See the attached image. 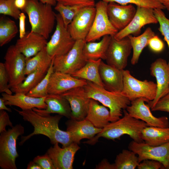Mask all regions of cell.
Listing matches in <instances>:
<instances>
[{
    "label": "cell",
    "mask_w": 169,
    "mask_h": 169,
    "mask_svg": "<svg viewBox=\"0 0 169 169\" xmlns=\"http://www.w3.org/2000/svg\"><path fill=\"white\" fill-rule=\"evenodd\" d=\"M14 110L22 116L23 119L29 122L34 127L33 132L25 136H22L20 145L32 136L41 134L48 137L52 144L59 143L63 147L69 145L73 142L70 136L66 131L60 130L59 124L62 116L59 115L55 116L43 115L32 109L19 110Z\"/></svg>",
    "instance_id": "6da1fadb"
},
{
    "label": "cell",
    "mask_w": 169,
    "mask_h": 169,
    "mask_svg": "<svg viewBox=\"0 0 169 169\" xmlns=\"http://www.w3.org/2000/svg\"><path fill=\"white\" fill-rule=\"evenodd\" d=\"M123 112L124 115L122 118L115 121L110 122L100 132L84 143L93 145L101 137L114 141L120 139L125 135H128L136 142H144L142 139V132L145 128L148 126L147 124L131 116L125 109L123 110Z\"/></svg>",
    "instance_id": "7a4b0ae2"
},
{
    "label": "cell",
    "mask_w": 169,
    "mask_h": 169,
    "mask_svg": "<svg viewBox=\"0 0 169 169\" xmlns=\"http://www.w3.org/2000/svg\"><path fill=\"white\" fill-rule=\"evenodd\" d=\"M87 81V84L83 88L87 97L100 103L109 109L110 122L120 119L122 116L123 110L131 104L129 99L121 93L111 92L103 87Z\"/></svg>",
    "instance_id": "3957f363"
},
{
    "label": "cell",
    "mask_w": 169,
    "mask_h": 169,
    "mask_svg": "<svg viewBox=\"0 0 169 169\" xmlns=\"http://www.w3.org/2000/svg\"><path fill=\"white\" fill-rule=\"evenodd\" d=\"M52 7L38 0H26V6L22 11L28 16L31 31L46 39L52 31L56 21V14Z\"/></svg>",
    "instance_id": "277c9868"
},
{
    "label": "cell",
    "mask_w": 169,
    "mask_h": 169,
    "mask_svg": "<svg viewBox=\"0 0 169 169\" xmlns=\"http://www.w3.org/2000/svg\"><path fill=\"white\" fill-rule=\"evenodd\" d=\"M24 128L17 124L1 133L0 135V166L2 169H17L16 158L19 155L16 142L18 137L24 133Z\"/></svg>",
    "instance_id": "5b68a950"
},
{
    "label": "cell",
    "mask_w": 169,
    "mask_h": 169,
    "mask_svg": "<svg viewBox=\"0 0 169 169\" xmlns=\"http://www.w3.org/2000/svg\"><path fill=\"white\" fill-rule=\"evenodd\" d=\"M157 85L153 81L139 80L132 76L130 71L123 70V86L121 93L131 101L144 98L149 101L155 98Z\"/></svg>",
    "instance_id": "8992f818"
},
{
    "label": "cell",
    "mask_w": 169,
    "mask_h": 169,
    "mask_svg": "<svg viewBox=\"0 0 169 169\" xmlns=\"http://www.w3.org/2000/svg\"><path fill=\"white\" fill-rule=\"evenodd\" d=\"M85 43L84 40H76L67 53L54 57L53 59L54 71L72 75L84 66L87 61L83 52Z\"/></svg>",
    "instance_id": "52a82bcc"
},
{
    "label": "cell",
    "mask_w": 169,
    "mask_h": 169,
    "mask_svg": "<svg viewBox=\"0 0 169 169\" xmlns=\"http://www.w3.org/2000/svg\"><path fill=\"white\" fill-rule=\"evenodd\" d=\"M56 22L55 29L46 46L48 54L52 57L67 53L76 41L64 26L59 13L56 14Z\"/></svg>",
    "instance_id": "ba28073f"
},
{
    "label": "cell",
    "mask_w": 169,
    "mask_h": 169,
    "mask_svg": "<svg viewBox=\"0 0 169 169\" xmlns=\"http://www.w3.org/2000/svg\"><path fill=\"white\" fill-rule=\"evenodd\" d=\"M108 3L101 0L95 4V15L85 42L95 41L107 35L114 36L119 31L109 18L107 13Z\"/></svg>",
    "instance_id": "9c48e42d"
},
{
    "label": "cell",
    "mask_w": 169,
    "mask_h": 169,
    "mask_svg": "<svg viewBox=\"0 0 169 169\" xmlns=\"http://www.w3.org/2000/svg\"><path fill=\"white\" fill-rule=\"evenodd\" d=\"M4 64L8 74L11 88L20 84L25 79L26 59L15 45L10 46L4 57Z\"/></svg>",
    "instance_id": "30bf717a"
},
{
    "label": "cell",
    "mask_w": 169,
    "mask_h": 169,
    "mask_svg": "<svg viewBox=\"0 0 169 169\" xmlns=\"http://www.w3.org/2000/svg\"><path fill=\"white\" fill-rule=\"evenodd\" d=\"M128 148L138 155L140 162L145 160H154L161 163L165 169H169V142L152 146L144 142H137L133 140L129 143Z\"/></svg>",
    "instance_id": "8fae6325"
},
{
    "label": "cell",
    "mask_w": 169,
    "mask_h": 169,
    "mask_svg": "<svg viewBox=\"0 0 169 169\" xmlns=\"http://www.w3.org/2000/svg\"><path fill=\"white\" fill-rule=\"evenodd\" d=\"M132 49L128 36L118 40L111 36L105 60L107 64L120 70H124Z\"/></svg>",
    "instance_id": "7c38bea8"
},
{
    "label": "cell",
    "mask_w": 169,
    "mask_h": 169,
    "mask_svg": "<svg viewBox=\"0 0 169 169\" xmlns=\"http://www.w3.org/2000/svg\"><path fill=\"white\" fill-rule=\"evenodd\" d=\"M149 101L144 98L137 99L131 101L126 110L132 117L144 121L148 126L162 128L169 127L168 118L166 116L159 117L155 116L150 110V108L145 102Z\"/></svg>",
    "instance_id": "4fadbf2b"
},
{
    "label": "cell",
    "mask_w": 169,
    "mask_h": 169,
    "mask_svg": "<svg viewBox=\"0 0 169 169\" xmlns=\"http://www.w3.org/2000/svg\"><path fill=\"white\" fill-rule=\"evenodd\" d=\"M158 20L155 15L154 9L149 7L137 6L136 13L129 24L119 31L113 36L118 40L131 35H137L141 33V28L147 24H156Z\"/></svg>",
    "instance_id": "5bb4252c"
},
{
    "label": "cell",
    "mask_w": 169,
    "mask_h": 169,
    "mask_svg": "<svg viewBox=\"0 0 169 169\" xmlns=\"http://www.w3.org/2000/svg\"><path fill=\"white\" fill-rule=\"evenodd\" d=\"M95 13V6H85L68 25L67 29L75 41H85L92 26Z\"/></svg>",
    "instance_id": "9a60e30c"
},
{
    "label": "cell",
    "mask_w": 169,
    "mask_h": 169,
    "mask_svg": "<svg viewBox=\"0 0 169 169\" xmlns=\"http://www.w3.org/2000/svg\"><path fill=\"white\" fill-rule=\"evenodd\" d=\"M150 71L151 75L155 78L157 85L155 98L148 102L151 109L160 98L169 93V65L164 59L158 58L151 64Z\"/></svg>",
    "instance_id": "2e32d148"
},
{
    "label": "cell",
    "mask_w": 169,
    "mask_h": 169,
    "mask_svg": "<svg viewBox=\"0 0 169 169\" xmlns=\"http://www.w3.org/2000/svg\"><path fill=\"white\" fill-rule=\"evenodd\" d=\"M46 152L52 160L55 169H72L76 152L80 149L78 144L73 142L61 148L58 143L54 145Z\"/></svg>",
    "instance_id": "e0dca14e"
},
{
    "label": "cell",
    "mask_w": 169,
    "mask_h": 169,
    "mask_svg": "<svg viewBox=\"0 0 169 169\" xmlns=\"http://www.w3.org/2000/svg\"><path fill=\"white\" fill-rule=\"evenodd\" d=\"M61 95L69 104L71 110L70 118L78 120L84 119L90 99L86 96L83 86L71 89Z\"/></svg>",
    "instance_id": "ac0fdd59"
},
{
    "label": "cell",
    "mask_w": 169,
    "mask_h": 169,
    "mask_svg": "<svg viewBox=\"0 0 169 169\" xmlns=\"http://www.w3.org/2000/svg\"><path fill=\"white\" fill-rule=\"evenodd\" d=\"M87 83V80L75 78L70 74L54 72L50 78L48 92L61 95L71 89L83 86Z\"/></svg>",
    "instance_id": "d6986e66"
},
{
    "label": "cell",
    "mask_w": 169,
    "mask_h": 169,
    "mask_svg": "<svg viewBox=\"0 0 169 169\" xmlns=\"http://www.w3.org/2000/svg\"><path fill=\"white\" fill-rule=\"evenodd\" d=\"M136 9L131 4L121 5L114 2L108 3L107 15L111 23L119 31L126 27L133 18Z\"/></svg>",
    "instance_id": "ffe728a7"
},
{
    "label": "cell",
    "mask_w": 169,
    "mask_h": 169,
    "mask_svg": "<svg viewBox=\"0 0 169 169\" xmlns=\"http://www.w3.org/2000/svg\"><path fill=\"white\" fill-rule=\"evenodd\" d=\"M66 131L73 142L79 144L82 139L90 140L100 132L102 129L95 127L90 122L84 119L80 120L69 119L65 123Z\"/></svg>",
    "instance_id": "44dd1931"
},
{
    "label": "cell",
    "mask_w": 169,
    "mask_h": 169,
    "mask_svg": "<svg viewBox=\"0 0 169 169\" xmlns=\"http://www.w3.org/2000/svg\"><path fill=\"white\" fill-rule=\"evenodd\" d=\"M47 39L43 36L31 31L18 39L15 45L27 59L35 55L45 48L48 43Z\"/></svg>",
    "instance_id": "7402d4cb"
},
{
    "label": "cell",
    "mask_w": 169,
    "mask_h": 169,
    "mask_svg": "<svg viewBox=\"0 0 169 169\" xmlns=\"http://www.w3.org/2000/svg\"><path fill=\"white\" fill-rule=\"evenodd\" d=\"M123 70L106 64L101 60L99 73L104 87L111 92L121 93L123 86Z\"/></svg>",
    "instance_id": "603a6c76"
},
{
    "label": "cell",
    "mask_w": 169,
    "mask_h": 169,
    "mask_svg": "<svg viewBox=\"0 0 169 169\" xmlns=\"http://www.w3.org/2000/svg\"><path fill=\"white\" fill-rule=\"evenodd\" d=\"M45 102L47 105L46 109L34 108L33 110L43 115L56 113L69 119L71 118V110L69 104L61 95L49 94L45 97Z\"/></svg>",
    "instance_id": "cb8c5ba5"
},
{
    "label": "cell",
    "mask_w": 169,
    "mask_h": 169,
    "mask_svg": "<svg viewBox=\"0 0 169 169\" xmlns=\"http://www.w3.org/2000/svg\"><path fill=\"white\" fill-rule=\"evenodd\" d=\"M2 96L5 100L6 105L16 106L20 108L22 110L32 109L34 108L45 109L47 106L45 102L46 97L35 98L21 93H15L13 95L3 93Z\"/></svg>",
    "instance_id": "d4e9b609"
},
{
    "label": "cell",
    "mask_w": 169,
    "mask_h": 169,
    "mask_svg": "<svg viewBox=\"0 0 169 169\" xmlns=\"http://www.w3.org/2000/svg\"><path fill=\"white\" fill-rule=\"evenodd\" d=\"M109 110L98 102L90 99L87 114L85 119L90 122L95 127L103 129L110 122Z\"/></svg>",
    "instance_id": "484cf974"
},
{
    "label": "cell",
    "mask_w": 169,
    "mask_h": 169,
    "mask_svg": "<svg viewBox=\"0 0 169 169\" xmlns=\"http://www.w3.org/2000/svg\"><path fill=\"white\" fill-rule=\"evenodd\" d=\"M111 36H104L99 41L85 43L83 48V54L87 61L105 60L106 53L111 38Z\"/></svg>",
    "instance_id": "4316f807"
},
{
    "label": "cell",
    "mask_w": 169,
    "mask_h": 169,
    "mask_svg": "<svg viewBox=\"0 0 169 169\" xmlns=\"http://www.w3.org/2000/svg\"><path fill=\"white\" fill-rule=\"evenodd\" d=\"M51 63L39 67L27 75L23 82L10 88L12 92L27 94L44 77Z\"/></svg>",
    "instance_id": "83f0119b"
},
{
    "label": "cell",
    "mask_w": 169,
    "mask_h": 169,
    "mask_svg": "<svg viewBox=\"0 0 169 169\" xmlns=\"http://www.w3.org/2000/svg\"><path fill=\"white\" fill-rule=\"evenodd\" d=\"M141 137L143 141L149 145H161L169 142V127L147 126L143 130Z\"/></svg>",
    "instance_id": "f1b7e54d"
},
{
    "label": "cell",
    "mask_w": 169,
    "mask_h": 169,
    "mask_svg": "<svg viewBox=\"0 0 169 169\" xmlns=\"http://www.w3.org/2000/svg\"><path fill=\"white\" fill-rule=\"evenodd\" d=\"M101 60L99 59L87 61L84 66L72 75L104 87L99 73V66Z\"/></svg>",
    "instance_id": "f546056e"
},
{
    "label": "cell",
    "mask_w": 169,
    "mask_h": 169,
    "mask_svg": "<svg viewBox=\"0 0 169 169\" xmlns=\"http://www.w3.org/2000/svg\"><path fill=\"white\" fill-rule=\"evenodd\" d=\"M155 35L154 32L151 28L148 27L142 34L139 36H132L130 35L128 36L133 49V54L131 60L132 65H135L138 63L142 50L148 45L149 40Z\"/></svg>",
    "instance_id": "4dcf8cb0"
},
{
    "label": "cell",
    "mask_w": 169,
    "mask_h": 169,
    "mask_svg": "<svg viewBox=\"0 0 169 169\" xmlns=\"http://www.w3.org/2000/svg\"><path fill=\"white\" fill-rule=\"evenodd\" d=\"M18 32L15 22L8 17H1L0 18V46L9 42Z\"/></svg>",
    "instance_id": "1f68e13d"
},
{
    "label": "cell",
    "mask_w": 169,
    "mask_h": 169,
    "mask_svg": "<svg viewBox=\"0 0 169 169\" xmlns=\"http://www.w3.org/2000/svg\"><path fill=\"white\" fill-rule=\"evenodd\" d=\"M133 151L123 150L115 161V169H135L140 163L138 156Z\"/></svg>",
    "instance_id": "d6a6232c"
},
{
    "label": "cell",
    "mask_w": 169,
    "mask_h": 169,
    "mask_svg": "<svg viewBox=\"0 0 169 169\" xmlns=\"http://www.w3.org/2000/svg\"><path fill=\"white\" fill-rule=\"evenodd\" d=\"M53 58L49 55L46 47L35 55L26 59L25 75H28L39 67L51 64Z\"/></svg>",
    "instance_id": "836d02e7"
},
{
    "label": "cell",
    "mask_w": 169,
    "mask_h": 169,
    "mask_svg": "<svg viewBox=\"0 0 169 169\" xmlns=\"http://www.w3.org/2000/svg\"><path fill=\"white\" fill-rule=\"evenodd\" d=\"M88 6L83 5H66L57 2L55 9L61 15L64 26L67 28L74 17L84 7Z\"/></svg>",
    "instance_id": "e575fe53"
},
{
    "label": "cell",
    "mask_w": 169,
    "mask_h": 169,
    "mask_svg": "<svg viewBox=\"0 0 169 169\" xmlns=\"http://www.w3.org/2000/svg\"><path fill=\"white\" fill-rule=\"evenodd\" d=\"M54 72L53 59L44 77L26 95L35 98H42L47 96L49 94L48 92V88L50 78L51 75Z\"/></svg>",
    "instance_id": "d590c367"
},
{
    "label": "cell",
    "mask_w": 169,
    "mask_h": 169,
    "mask_svg": "<svg viewBox=\"0 0 169 169\" xmlns=\"http://www.w3.org/2000/svg\"><path fill=\"white\" fill-rule=\"evenodd\" d=\"M108 3L114 2L121 5L135 4L137 6L144 7L153 9H165L164 6L156 0H101Z\"/></svg>",
    "instance_id": "8d00e7d4"
},
{
    "label": "cell",
    "mask_w": 169,
    "mask_h": 169,
    "mask_svg": "<svg viewBox=\"0 0 169 169\" xmlns=\"http://www.w3.org/2000/svg\"><path fill=\"white\" fill-rule=\"evenodd\" d=\"M154 12L159 23L158 30L164 36L169 50V19L166 18L162 9L160 8L154 9ZM168 64L169 65V59Z\"/></svg>",
    "instance_id": "74e56055"
},
{
    "label": "cell",
    "mask_w": 169,
    "mask_h": 169,
    "mask_svg": "<svg viewBox=\"0 0 169 169\" xmlns=\"http://www.w3.org/2000/svg\"><path fill=\"white\" fill-rule=\"evenodd\" d=\"M15 0H0V13L17 20L22 12L15 6Z\"/></svg>",
    "instance_id": "f35d334b"
},
{
    "label": "cell",
    "mask_w": 169,
    "mask_h": 169,
    "mask_svg": "<svg viewBox=\"0 0 169 169\" xmlns=\"http://www.w3.org/2000/svg\"><path fill=\"white\" fill-rule=\"evenodd\" d=\"M9 79L4 63H0V92L12 95L9 86Z\"/></svg>",
    "instance_id": "ab89813d"
},
{
    "label": "cell",
    "mask_w": 169,
    "mask_h": 169,
    "mask_svg": "<svg viewBox=\"0 0 169 169\" xmlns=\"http://www.w3.org/2000/svg\"><path fill=\"white\" fill-rule=\"evenodd\" d=\"M33 161L39 165L43 169H55L52 160L47 152L44 155L37 156Z\"/></svg>",
    "instance_id": "60d3db41"
},
{
    "label": "cell",
    "mask_w": 169,
    "mask_h": 169,
    "mask_svg": "<svg viewBox=\"0 0 169 169\" xmlns=\"http://www.w3.org/2000/svg\"><path fill=\"white\" fill-rule=\"evenodd\" d=\"M151 109L152 111H160L169 113V93L160 98Z\"/></svg>",
    "instance_id": "b9f144b4"
},
{
    "label": "cell",
    "mask_w": 169,
    "mask_h": 169,
    "mask_svg": "<svg viewBox=\"0 0 169 169\" xmlns=\"http://www.w3.org/2000/svg\"><path fill=\"white\" fill-rule=\"evenodd\" d=\"M138 169H165L160 162L154 160L146 159L140 162L137 166Z\"/></svg>",
    "instance_id": "7bdbcfd3"
},
{
    "label": "cell",
    "mask_w": 169,
    "mask_h": 169,
    "mask_svg": "<svg viewBox=\"0 0 169 169\" xmlns=\"http://www.w3.org/2000/svg\"><path fill=\"white\" fill-rule=\"evenodd\" d=\"M148 46L151 51L157 53L161 52L164 48L163 42L158 36L156 35L149 40Z\"/></svg>",
    "instance_id": "ee69618b"
},
{
    "label": "cell",
    "mask_w": 169,
    "mask_h": 169,
    "mask_svg": "<svg viewBox=\"0 0 169 169\" xmlns=\"http://www.w3.org/2000/svg\"><path fill=\"white\" fill-rule=\"evenodd\" d=\"M13 127L8 113L4 110H0V133L6 131V126Z\"/></svg>",
    "instance_id": "f6af8a7d"
},
{
    "label": "cell",
    "mask_w": 169,
    "mask_h": 169,
    "mask_svg": "<svg viewBox=\"0 0 169 169\" xmlns=\"http://www.w3.org/2000/svg\"><path fill=\"white\" fill-rule=\"evenodd\" d=\"M56 1L66 5H83L95 6V0H56Z\"/></svg>",
    "instance_id": "bcb514c9"
},
{
    "label": "cell",
    "mask_w": 169,
    "mask_h": 169,
    "mask_svg": "<svg viewBox=\"0 0 169 169\" xmlns=\"http://www.w3.org/2000/svg\"><path fill=\"white\" fill-rule=\"evenodd\" d=\"M26 16L23 12H22L20 14L19 19V37L22 38L25 34L26 32L25 28V20Z\"/></svg>",
    "instance_id": "7dc6e473"
},
{
    "label": "cell",
    "mask_w": 169,
    "mask_h": 169,
    "mask_svg": "<svg viewBox=\"0 0 169 169\" xmlns=\"http://www.w3.org/2000/svg\"><path fill=\"white\" fill-rule=\"evenodd\" d=\"M95 169H115V167L114 163L110 164L107 159H104L96 165Z\"/></svg>",
    "instance_id": "c3c4849f"
},
{
    "label": "cell",
    "mask_w": 169,
    "mask_h": 169,
    "mask_svg": "<svg viewBox=\"0 0 169 169\" xmlns=\"http://www.w3.org/2000/svg\"><path fill=\"white\" fill-rule=\"evenodd\" d=\"M16 7L22 11L25 8L26 4V0H15Z\"/></svg>",
    "instance_id": "681fc988"
},
{
    "label": "cell",
    "mask_w": 169,
    "mask_h": 169,
    "mask_svg": "<svg viewBox=\"0 0 169 169\" xmlns=\"http://www.w3.org/2000/svg\"><path fill=\"white\" fill-rule=\"evenodd\" d=\"M27 169H43L38 164L33 161H31L28 163Z\"/></svg>",
    "instance_id": "f907efd6"
},
{
    "label": "cell",
    "mask_w": 169,
    "mask_h": 169,
    "mask_svg": "<svg viewBox=\"0 0 169 169\" xmlns=\"http://www.w3.org/2000/svg\"><path fill=\"white\" fill-rule=\"evenodd\" d=\"M5 100L2 97L0 98V110H7L9 112H11V109L6 107V105L5 104Z\"/></svg>",
    "instance_id": "816d5d0a"
},
{
    "label": "cell",
    "mask_w": 169,
    "mask_h": 169,
    "mask_svg": "<svg viewBox=\"0 0 169 169\" xmlns=\"http://www.w3.org/2000/svg\"><path fill=\"white\" fill-rule=\"evenodd\" d=\"M40 2L49 4L52 6H55L56 4V0H38Z\"/></svg>",
    "instance_id": "f5cc1de1"
},
{
    "label": "cell",
    "mask_w": 169,
    "mask_h": 169,
    "mask_svg": "<svg viewBox=\"0 0 169 169\" xmlns=\"http://www.w3.org/2000/svg\"><path fill=\"white\" fill-rule=\"evenodd\" d=\"M163 5L167 10L169 11V0H156Z\"/></svg>",
    "instance_id": "db71d44e"
}]
</instances>
